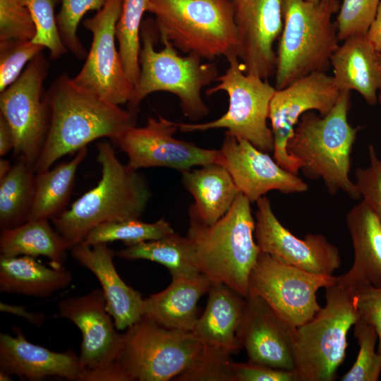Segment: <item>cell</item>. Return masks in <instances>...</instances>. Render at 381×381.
<instances>
[{
  "label": "cell",
  "mask_w": 381,
  "mask_h": 381,
  "mask_svg": "<svg viewBox=\"0 0 381 381\" xmlns=\"http://www.w3.org/2000/svg\"><path fill=\"white\" fill-rule=\"evenodd\" d=\"M351 93L341 92L332 109L325 116L310 111L303 114L287 142V152L301 164L311 179L322 178L327 191L339 190L353 199L361 195L349 178L351 153L360 127L348 121Z\"/></svg>",
  "instance_id": "3"
},
{
  "label": "cell",
  "mask_w": 381,
  "mask_h": 381,
  "mask_svg": "<svg viewBox=\"0 0 381 381\" xmlns=\"http://www.w3.org/2000/svg\"><path fill=\"white\" fill-rule=\"evenodd\" d=\"M378 59H379V62H380V66H381V54L378 53Z\"/></svg>",
  "instance_id": "52"
},
{
  "label": "cell",
  "mask_w": 381,
  "mask_h": 381,
  "mask_svg": "<svg viewBox=\"0 0 381 381\" xmlns=\"http://www.w3.org/2000/svg\"><path fill=\"white\" fill-rule=\"evenodd\" d=\"M226 60L229 66L217 78L218 83L206 90L207 96L219 91L227 94L229 106L226 113L205 123L176 122L179 129L188 133L225 128L263 152H273L274 138L267 119L270 102L277 89L267 80L246 73L237 55Z\"/></svg>",
  "instance_id": "9"
},
{
  "label": "cell",
  "mask_w": 381,
  "mask_h": 381,
  "mask_svg": "<svg viewBox=\"0 0 381 381\" xmlns=\"http://www.w3.org/2000/svg\"><path fill=\"white\" fill-rule=\"evenodd\" d=\"M370 164L356 171V184L363 200L374 212L381 223V159L374 147L368 148Z\"/></svg>",
  "instance_id": "42"
},
{
  "label": "cell",
  "mask_w": 381,
  "mask_h": 381,
  "mask_svg": "<svg viewBox=\"0 0 381 381\" xmlns=\"http://www.w3.org/2000/svg\"><path fill=\"white\" fill-rule=\"evenodd\" d=\"M28 8L36 26L32 42L49 50L50 59H57L67 52L59 33L54 7L57 0H20Z\"/></svg>",
  "instance_id": "37"
},
{
  "label": "cell",
  "mask_w": 381,
  "mask_h": 381,
  "mask_svg": "<svg viewBox=\"0 0 381 381\" xmlns=\"http://www.w3.org/2000/svg\"><path fill=\"white\" fill-rule=\"evenodd\" d=\"M377 99H378V102L380 104V107H381V86L379 89V95H378V97H377Z\"/></svg>",
  "instance_id": "51"
},
{
  "label": "cell",
  "mask_w": 381,
  "mask_h": 381,
  "mask_svg": "<svg viewBox=\"0 0 381 381\" xmlns=\"http://www.w3.org/2000/svg\"><path fill=\"white\" fill-rule=\"evenodd\" d=\"M70 250L72 257L99 282L107 311L118 330L127 329L143 318L145 299L121 278L113 262L116 253L107 243L88 245L81 242Z\"/></svg>",
  "instance_id": "21"
},
{
  "label": "cell",
  "mask_w": 381,
  "mask_h": 381,
  "mask_svg": "<svg viewBox=\"0 0 381 381\" xmlns=\"http://www.w3.org/2000/svg\"><path fill=\"white\" fill-rule=\"evenodd\" d=\"M325 289V306L294 330V381H333L345 358L347 333L358 312L352 294L337 280Z\"/></svg>",
  "instance_id": "8"
},
{
  "label": "cell",
  "mask_w": 381,
  "mask_h": 381,
  "mask_svg": "<svg viewBox=\"0 0 381 381\" xmlns=\"http://www.w3.org/2000/svg\"><path fill=\"white\" fill-rule=\"evenodd\" d=\"M210 285L202 273L172 277L168 287L145 299L144 315L164 327L192 332L199 318L198 302Z\"/></svg>",
  "instance_id": "26"
},
{
  "label": "cell",
  "mask_w": 381,
  "mask_h": 381,
  "mask_svg": "<svg viewBox=\"0 0 381 381\" xmlns=\"http://www.w3.org/2000/svg\"><path fill=\"white\" fill-rule=\"evenodd\" d=\"M80 381H129V378L116 361L94 369L83 368Z\"/></svg>",
  "instance_id": "45"
},
{
  "label": "cell",
  "mask_w": 381,
  "mask_h": 381,
  "mask_svg": "<svg viewBox=\"0 0 381 381\" xmlns=\"http://www.w3.org/2000/svg\"><path fill=\"white\" fill-rule=\"evenodd\" d=\"M116 255L126 260H148L166 267L172 277L200 274L190 240L175 232L164 238L126 246Z\"/></svg>",
  "instance_id": "31"
},
{
  "label": "cell",
  "mask_w": 381,
  "mask_h": 381,
  "mask_svg": "<svg viewBox=\"0 0 381 381\" xmlns=\"http://www.w3.org/2000/svg\"><path fill=\"white\" fill-rule=\"evenodd\" d=\"M123 1L107 0L93 17L83 21L92 40L83 66L73 78L78 85L119 106L128 103L134 87L115 44L116 26Z\"/></svg>",
  "instance_id": "13"
},
{
  "label": "cell",
  "mask_w": 381,
  "mask_h": 381,
  "mask_svg": "<svg viewBox=\"0 0 381 381\" xmlns=\"http://www.w3.org/2000/svg\"><path fill=\"white\" fill-rule=\"evenodd\" d=\"M0 380L1 381L12 380L11 375L8 374L6 372L0 370Z\"/></svg>",
  "instance_id": "50"
},
{
  "label": "cell",
  "mask_w": 381,
  "mask_h": 381,
  "mask_svg": "<svg viewBox=\"0 0 381 381\" xmlns=\"http://www.w3.org/2000/svg\"><path fill=\"white\" fill-rule=\"evenodd\" d=\"M207 294L205 309L192 332L205 347L236 353L242 349L237 335L246 297L219 282H211Z\"/></svg>",
  "instance_id": "24"
},
{
  "label": "cell",
  "mask_w": 381,
  "mask_h": 381,
  "mask_svg": "<svg viewBox=\"0 0 381 381\" xmlns=\"http://www.w3.org/2000/svg\"><path fill=\"white\" fill-rule=\"evenodd\" d=\"M337 277L311 273L261 252L248 280V295L264 299L290 326L296 328L320 310L317 292Z\"/></svg>",
  "instance_id": "11"
},
{
  "label": "cell",
  "mask_w": 381,
  "mask_h": 381,
  "mask_svg": "<svg viewBox=\"0 0 381 381\" xmlns=\"http://www.w3.org/2000/svg\"><path fill=\"white\" fill-rule=\"evenodd\" d=\"M232 381H294L292 371L252 363L231 364Z\"/></svg>",
  "instance_id": "44"
},
{
  "label": "cell",
  "mask_w": 381,
  "mask_h": 381,
  "mask_svg": "<svg viewBox=\"0 0 381 381\" xmlns=\"http://www.w3.org/2000/svg\"><path fill=\"white\" fill-rule=\"evenodd\" d=\"M219 164L226 169L240 193L250 202L271 190L302 193L307 183L297 174L280 166L267 152L226 131L219 149Z\"/></svg>",
  "instance_id": "18"
},
{
  "label": "cell",
  "mask_w": 381,
  "mask_h": 381,
  "mask_svg": "<svg viewBox=\"0 0 381 381\" xmlns=\"http://www.w3.org/2000/svg\"><path fill=\"white\" fill-rule=\"evenodd\" d=\"M380 2V0H343L335 20L339 40L353 35H365L375 17Z\"/></svg>",
  "instance_id": "39"
},
{
  "label": "cell",
  "mask_w": 381,
  "mask_h": 381,
  "mask_svg": "<svg viewBox=\"0 0 381 381\" xmlns=\"http://www.w3.org/2000/svg\"><path fill=\"white\" fill-rule=\"evenodd\" d=\"M176 122L161 116L149 117L146 125L127 130L114 143L128 157V165L141 168L167 167L181 171L195 167L219 164V150L205 149L176 139Z\"/></svg>",
  "instance_id": "15"
},
{
  "label": "cell",
  "mask_w": 381,
  "mask_h": 381,
  "mask_svg": "<svg viewBox=\"0 0 381 381\" xmlns=\"http://www.w3.org/2000/svg\"><path fill=\"white\" fill-rule=\"evenodd\" d=\"M35 179L33 168L17 157L8 174L0 179L1 231L17 227L30 219Z\"/></svg>",
  "instance_id": "32"
},
{
  "label": "cell",
  "mask_w": 381,
  "mask_h": 381,
  "mask_svg": "<svg viewBox=\"0 0 381 381\" xmlns=\"http://www.w3.org/2000/svg\"><path fill=\"white\" fill-rule=\"evenodd\" d=\"M353 248L351 267L337 282L353 294L368 286L381 288V223L362 200L346 217Z\"/></svg>",
  "instance_id": "23"
},
{
  "label": "cell",
  "mask_w": 381,
  "mask_h": 381,
  "mask_svg": "<svg viewBox=\"0 0 381 381\" xmlns=\"http://www.w3.org/2000/svg\"><path fill=\"white\" fill-rule=\"evenodd\" d=\"M294 329L261 297L248 295L237 336L248 361L293 372Z\"/></svg>",
  "instance_id": "20"
},
{
  "label": "cell",
  "mask_w": 381,
  "mask_h": 381,
  "mask_svg": "<svg viewBox=\"0 0 381 381\" xmlns=\"http://www.w3.org/2000/svg\"><path fill=\"white\" fill-rule=\"evenodd\" d=\"M250 203L240 193L227 213L210 225L189 216L187 233L200 272L244 297L248 295L249 276L260 253Z\"/></svg>",
  "instance_id": "4"
},
{
  "label": "cell",
  "mask_w": 381,
  "mask_h": 381,
  "mask_svg": "<svg viewBox=\"0 0 381 381\" xmlns=\"http://www.w3.org/2000/svg\"><path fill=\"white\" fill-rule=\"evenodd\" d=\"M284 25L279 38L275 88L314 72H325L339 46L332 16L339 0H282Z\"/></svg>",
  "instance_id": "6"
},
{
  "label": "cell",
  "mask_w": 381,
  "mask_h": 381,
  "mask_svg": "<svg viewBox=\"0 0 381 381\" xmlns=\"http://www.w3.org/2000/svg\"><path fill=\"white\" fill-rule=\"evenodd\" d=\"M70 271L48 267L35 258L0 256V291L47 298L66 289L72 282Z\"/></svg>",
  "instance_id": "28"
},
{
  "label": "cell",
  "mask_w": 381,
  "mask_h": 381,
  "mask_svg": "<svg viewBox=\"0 0 381 381\" xmlns=\"http://www.w3.org/2000/svg\"><path fill=\"white\" fill-rule=\"evenodd\" d=\"M0 334V370L29 380L59 376L80 381L83 366L72 351L55 352L28 341L19 328Z\"/></svg>",
  "instance_id": "22"
},
{
  "label": "cell",
  "mask_w": 381,
  "mask_h": 381,
  "mask_svg": "<svg viewBox=\"0 0 381 381\" xmlns=\"http://www.w3.org/2000/svg\"><path fill=\"white\" fill-rule=\"evenodd\" d=\"M238 35V58L246 73L274 75V43L284 25L282 0H231Z\"/></svg>",
  "instance_id": "17"
},
{
  "label": "cell",
  "mask_w": 381,
  "mask_h": 381,
  "mask_svg": "<svg viewBox=\"0 0 381 381\" xmlns=\"http://www.w3.org/2000/svg\"><path fill=\"white\" fill-rule=\"evenodd\" d=\"M0 310L2 312L9 313L23 318L36 325H40L44 318L43 314L28 312L24 306L11 305L3 302L0 303Z\"/></svg>",
  "instance_id": "46"
},
{
  "label": "cell",
  "mask_w": 381,
  "mask_h": 381,
  "mask_svg": "<svg viewBox=\"0 0 381 381\" xmlns=\"http://www.w3.org/2000/svg\"><path fill=\"white\" fill-rule=\"evenodd\" d=\"M155 22L142 24V47L139 54L140 74L134 85L128 109L136 113L140 104L155 92H167L176 95L184 116L192 121H198L210 112L201 91L219 76L215 63L204 62L195 54L181 56L177 49L167 39L160 38L163 49H155Z\"/></svg>",
  "instance_id": "5"
},
{
  "label": "cell",
  "mask_w": 381,
  "mask_h": 381,
  "mask_svg": "<svg viewBox=\"0 0 381 381\" xmlns=\"http://www.w3.org/2000/svg\"><path fill=\"white\" fill-rule=\"evenodd\" d=\"M97 148V160L102 168L99 181L70 209L52 219L69 250L83 242L99 224L139 219L151 197L144 177L138 170L122 164L108 142H99Z\"/></svg>",
  "instance_id": "2"
},
{
  "label": "cell",
  "mask_w": 381,
  "mask_h": 381,
  "mask_svg": "<svg viewBox=\"0 0 381 381\" xmlns=\"http://www.w3.org/2000/svg\"><path fill=\"white\" fill-rule=\"evenodd\" d=\"M365 37L376 52L381 54V0L375 17L371 23Z\"/></svg>",
  "instance_id": "48"
},
{
  "label": "cell",
  "mask_w": 381,
  "mask_h": 381,
  "mask_svg": "<svg viewBox=\"0 0 381 381\" xmlns=\"http://www.w3.org/2000/svg\"><path fill=\"white\" fill-rule=\"evenodd\" d=\"M68 246L48 219H30L17 227L1 231V255L45 256L52 267H61L67 258Z\"/></svg>",
  "instance_id": "29"
},
{
  "label": "cell",
  "mask_w": 381,
  "mask_h": 381,
  "mask_svg": "<svg viewBox=\"0 0 381 381\" xmlns=\"http://www.w3.org/2000/svg\"><path fill=\"white\" fill-rule=\"evenodd\" d=\"M44 48L31 40L0 41V92L16 81L24 67Z\"/></svg>",
  "instance_id": "38"
},
{
  "label": "cell",
  "mask_w": 381,
  "mask_h": 381,
  "mask_svg": "<svg viewBox=\"0 0 381 381\" xmlns=\"http://www.w3.org/2000/svg\"><path fill=\"white\" fill-rule=\"evenodd\" d=\"M36 32L32 15L20 0H0V41H32Z\"/></svg>",
  "instance_id": "41"
},
{
  "label": "cell",
  "mask_w": 381,
  "mask_h": 381,
  "mask_svg": "<svg viewBox=\"0 0 381 381\" xmlns=\"http://www.w3.org/2000/svg\"><path fill=\"white\" fill-rule=\"evenodd\" d=\"M333 79L340 92L356 90L370 105L377 101L381 66L376 52L365 35L344 40L330 59Z\"/></svg>",
  "instance_id": "25"
},
{
  "label": "cell",
  "mask_w": 381,
  "mask_h": 381,
  "mask_svg": "<svg viewBox=\"0 0 381 381\" xmlns=\"http://www.w3.org/2000/svg\"><path fill=\"white\" fill-rule=\"evenodd\" d=\"M147 11L155 17L159 39L182 52L209 61L237 55L231 0H148Z\"/></svg>",
  "instance_id": "7"
},
{
  "label": "cell",
  "mask_w": 381,
  "mask_h": 381,
  "mask_svg": "<svg viewBox=\"0 0 381 381\" xmlns=\"http://www.w3.org/2000/svg\"><path fill=\"white\" fill-rule=\"evenodd\" d=\"M231 355L203 346L198 358L174 380L232 381Z\"/></svg>",
  "instance_id": "40"
},
{
  "label": "cell",
  "mask_w": 381,
  "mask_h": 381,
  "mask_svg": "<svg viewBox=\"0 0 381 381\" xmlns=\"http://www.w3.org/2000/svg\"><path fill=\"white\" fill-rule=\"evenodd\" d=\"M352 296L358 317L373 325L377 332V351L381 355V288L364 286L356 290Z\"/></svg>",
  "instance_id": "43"
},
{
  "label": "cell",
  "mask_w": 381,
  "mask_h": 381,
  "mask_svg": "<svg viewBox=\"0 0 381 381\" xmlns=\"http://www.w3.org/2000/svg\"><path fill=\"white\" fill-rule=\"evenodd\" d=\"M12 165L8 159H0V179L5 177L10 171Z\"/></svg>",
  "instance_id": "49"
},
{
  "label": "cell",
  "mask_w": 381,
  "mask_h": 381,
  "mask_svg": "<svg viewBox=\"0 0 381 381\" xmlns=\"http://www.w3.org/2000/svg\"><path fill=\"white\" fill-rule=\"evenodd\" d=\"M340 93L332 75L322 71L312 73L276 90L270 102L269 119L274 138V158L280 166L298 174L301 164L286 150L296 124L301 116L310 111L327 115Z\"/></svg>",
  "instance_id": "14"
},
{
  "label": "cell",
  "mask_w": 381,
  "mask_h": 381,
  "mask_svg": "<svg viewBox=\"0 0 381 381\" xmlns=\"http://www.w3.org/2000/svg\"><path fill=\"white\" fill-rule=\"evenodd\" d=\"M61 1V11L56 16L59 33L66 49L83 59L87 54L77 35L79 22L87 11L100 10L107 0Z\"/></svg>",
  "instance_id": "36"
},
{
  "label": "cell",
  "mask_w": 381,
  "mask_h": 381,
  "mask_svg": "<svg viewBox=\"0 0 381 381\" xmlns=\"http://www.w3.org/2000/svg\"><path fill=\"white\" fill-rule=\"evenodd\" d=\"M49 109L47 134L34 170H47L63 156L95 140L115 142L137 126L136 113L123 109L78 85L67 73L59 75L46 91Z\"/></svg>",
  "instance_id": "1"
},
{
  "label": "cell",
  "mask_w": 381,
  "mask_h": 381,
  "mask_svg": "<svg viewBox=\"0 0 381 381\" xmlns=\"http://www.w3.org/2000/svg\"><path fill=\"white\" fill-rule=\"evenodd\" d=\"M202 349L193 332L168 328L143 315L123 334L116 362L129 381L174 380L194 363Z\"/></svg>",
  "instance_id": "10"
},
{
  "label": "cell",
  "mask_w": 381,
  "mask_h": 381,
  "mask_svg": "<svg viewBox=\"0 0 381 381\" xmlns=\"http://www.w3.org/2000/svg\"><path fill=\"white\" fill-rule=\"evenodd\" d=\"M14 147L13 131L6 119L0 114V156L6 155Z\"/></svg>",
  "instance_id": "47"
},
{
  "label": "cell",
  "mask_w": 381,
  "mask_h": 381,
  "mask_svg": "<svg viewBox=\"0 0 381 381\" xmlns=\"http://www.w3.org/2000/svg\"><path fill=\"white\" fill-rule=\"evenodd\" d=\"M353 326L359 351L355 362L341 380L377 381L381 375V355L375 351L377 332L373 325L360 317Z\"/></svg>",
  "instance_id": "35"
},
{
  "label": "cell",
  "mask_w": 381,
  "mask_h": 381,
  "mask_svg": "<svg viewBox=\"0 0 381 381\" xmlns=\"http://www.w3.org/2000/svg\"><path fill=\"white\" fill-rule=\"evenodd\" d=\"M174 232L171 225L164 218L152 223L132 219L99 224L87 234L83 242L93 245L121 241L126 246H131L157 240Z\"/></svg>",
  "instance_id": "34"
},
{
  "label": "cell",
  "mask_w": 381,
  "mask_h": 381,
  "mask_svg": "<svg viewBox=\"0 0 381 381\" xmlns=\"http://www.w3.org/2000/svg\"><path fill=\"white\" fill-rule=\"evenodd\" d=\"M87 153L85 147L68 162L36 173L35 191L30 219H52L65 210L77 169ZM29 219V220H30Z\"/></svg>",
  "instance_id": "30"
},
{
  "label": "cell",
  "mask_w": 381,
  "mask_h": 381,
  "mask_svg": "<svg viewBox=\"0 0 381 381\" xmlns=\"http://www.w3.org/2000/svg\"><path fill=\"white\" fill-rule=\"evenodd\" d=\"M49 67L41 52L29 62L16 81L0 92V114L13 131L14 154L33 169L49 124V109L44 90Z\"/></svg>",
  "instance_id": "12"
},
{
  "label": "cell",
  "mask_w": 381,
  "mask_h": 381,
  "mask_svg": "<svg viewBox=\"0 0 381 381\" xmlns=\"http://www.w3.org/2000/svg\"><path fill=\"white\" fill-rule=\"evenodd\" d=\"M61 317L73 322L80 331L79 358L84 369H94L116 361L123 347V334L118 332L107 309L102 289L68 297L59 302Z\"/></svg>",
  "instance_id": "19"
},
{
  "label": "cell",
  "mask_w": 381,
  "mask_h": 381,
  "mask_svg": "<svg viewBox=\"0 0 381 381\" xmlns=\"http://www.w3.org/2000/svg\"><path fill=\"white\" fill-rule=\"evenodd\" d=\"M308 1H311V2H318L320 0H307Z\"/></svg>",
  "instance_id": "53"
},
{
  "label": "cell",
  "mask_w": 381,
  "mask_h": 381,
  "mask_svg": "<svg viewBox=\"0 0 381 381\" xmlns=\"http://www.w3.org/2000/svg\"><path fill=\"white\" fill-rule=\"evenodd\" d=\"M254 236L260 250L305 271L325 275L341 265L339 249L321 234L299 238L285 228L265 195L257 201Z\"/></svg>",
  "instance_id": "16"
},
{
  "label": "cell",
  "mask_w": 381,
  "mask_h": 381,
  "mask_svg": "<svg viewBox=\"0 0 381 381\" xmlns=\"http://www.w3.org/2000/svg\"><path fill=\"white\" fill-rule=\"evenodd\" d=\"M181 181L194 199L189 216L207 225L224 216L240 193L229 171L219 164L183 171Z\"/></svg>",
  "instance_id": "27"
},
{
  "label": "cell",
  "mask_w": 381,
  "mask_h": 381,
  "mask_svg": "<svg viewBox=\"0 0 381 381\" xmlns=\"http://www.w3.org/2000/svg\"><path fill=\"white\" fill-rule=\"evenodd\" d=\"M148 0H124L116 26L119 52L126 75L135 85L140 74L139 54L142 18Z\"/></svg>",
  "instance_id": "33"
}]
</instances>
